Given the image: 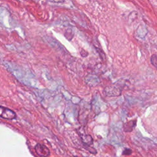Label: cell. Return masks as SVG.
Masks as SVG:
<instances>
[{"label": "cell", "instance_id": "obj_5", "mask_svg": "<svg viewBox=\"0 0 157 157\" xmlns=\"http://www.w3.org/2000/svg\"><path fill=\"white\" fill-rule=\"evenodd\" d=\"M81 139H82V140L83 142V144L85 145H91L93 143V139L92 137L89 134L82 135L81 136Z\"/></svg>", "mask_w": 157, "mask_h": 157}, {"label": "cell", "instance_id": "obj_1", "mask_svg": "<svg viewBox=\"0 0 157 157\" xmlns=\"http://www.w3.org/2000/svg\"><path fill=\"white\" fill-rule=\"evenodd\" d=\"M104 91L107 96H118L121 93V88L117 85H112L106 87Z\"/></svg>", "mask_w": 157, "mask_h": 157}, {"label": "cell", "instance_id": "obj_2", "mask_svg": "<svg viewBox=\"0 0 157 157\" xmlns=\"http://www.w3.org/2000/svg\"><path fill=\"white\" fill-rule=\"evenodd\" d=\"M36 153L40 157H48L50 155L49 149L44 145L37 144L34 147Z\"/></svg>", "mask_w": 157, "mask_h": 157}, {"label": "cell", "instance_id": "obj_6", "mask_svg": "<svg viewBox=\"0 0 157 157\" xmlns=\"http://www.w3.org/2000/svg\"><path fill=\"white\" fill-rule=\"evenodd\" d=\"M150 61H151V64H152L155 67H156V66H157V56H156V54H154V55H153L151 56Z\"/></svg>", "mask_w": 157, "mask_h": 157}, {"label": "cell", "instance_id": "obj_8", "mask_svg": "<svg viewBox=\"0 0 157 157\" xmlns=\"http://www.w3.org/2000/svg\"><path fill=\"white\" fill-rule=\"evenodd\" d=\"M47 1L53 2V3H63L66 0H46Z\"/></svg>", "mask_w": 157, "mask_h": 157}, {"label": "cell", "instance_id": "obj_3", "mask_svg": "<svg viewBox=\"0 0 157 157\" xmlns=\"http://www.w3.org/2000/svg\"><path fill=\"white\" fill-rule=\"evenodd\" d=\"M0 117L7 120H13L15 118L16 114L10 109L0 106Z\"/></svg>", "mask_w": 157, "mask_h": 157}, {"label": "cell", "instance_id": "obj_9", "mask_svg": "<svg viewBox=\"0 0 157 157\" xmlns=\"http://www.w3.org/2000/svg\"><path fill=\"white\" fill-rule=\"evenodd\" d=\"M80 54L82 55V56L83 57H86L88 56V52H86L85 50H82L81 52H80Z\"/></svg>", "mask_w": 157, "mask_h": 157}, {"label": "cell", "instance_id": "obj_7", "mask_svg": "<svg viewBox=\"0 0 157 157\" xmlns=\"http://www.w3.org/2000/svg\"><path fill=\"white\" fill-rule=\"evenodd\" d=\"M132 153V150L129 148H126L122 153L123 155H129Z\"/></svg>", "mask_w": 157, "mask_h": 157}, {"label": "cell", "instance_id": "obj_4", "mask_svg": "<svg viewBox=\"0 0 157 157\" xmlns=\"http://www.w3.org/2000/svg\"><path fill=\"white\" fill-rule=\"evenodd\" d=\"M136 123L137 121L136 120H130L126 123H125L123 124V129L125 132H131L134 128L136 126Z\"/></svg>", "mask_w": 157, "mask_h": 157}]
</instances>
